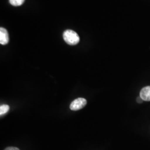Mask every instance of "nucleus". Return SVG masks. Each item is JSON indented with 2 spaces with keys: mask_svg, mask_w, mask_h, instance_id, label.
Returning <instances> with one entry per match:
<instances>
[{
  "mask_svg": "<svg viewBox=\"0 0 150 150\" xmlns=\"http://www.w3.org/2000/svg\"><path fill=\"white\" fill-rule=\"evenodd\" d=\"M63 38L64 41L70 45H76L80 41V37L74 31L67 30L64 32Z\"/></svg>",
  "mask_w": 150,
  "mask_h": 150,
  "instance_id": "f257e3e1",
  "label": "nucleus"
},
{
  "mask_svg": "<svg viewBox=\"0 0 150 150\" xmlns=\"http://www.w3.org/2000/svg\"><path fill=\"white\" fill-rule=\"evenodd\" d=\"M87 104V101L83 98H78L72 101L70 105V109L73 111H77L83 108Z\"/></svg>",
  "mask_w": 150,
  "mask_h": 150,
  "instance_id": "f03ea898",
  "label": "nucleus"
},
{
  "mask_svg": "<svg viewBox=\"0 0 150 150\" xmlns=\"http://www.w3.org/2000/svg\"><path fill=\"white\" fill-rule=\"evenodd\" d=\"M9 36L7 31L5 28L1 27L0 28V43L2 45H5L8 43Z\"/></svg>",
  "mask_w": 150,
  "mask_h": 150,
  "instance_id": "7ed1b4c3",
  "label": "nucleus"
},
{
  "mask_svg": "<svg viewBox=\"0 0 150 150\" xmlns=\"http://www.w3.org/2000/svg\"><path fill=\"white\" fill-rule=\"evenodd\" d=\"M139 96L144 101H150V86L143 88L140 91Z\"/></svg>",
  "mask_w": 150,
  "mask_h": 150,
  "instance_id": "20e7f679",
  "label": "nucleus"
},
{
  "mask_svg": "<svg viewBox=\"0 0 150 150\" xmlns=\"http://www.w3.org/2000/svg\"><path fill=\"white\" fill-rule=\"evenodd\" d=\"M10 110V106L7 105H2L0 107V115L1 116L4 115L8 112Z\"/></svg>",
  "mask_w": 150,
  "mask_h": 150,
  "instance_id": "39448f33",
  "label": "nucleus"
},
{
  "mask_svg": "<svg viewBox=\"0 0 150 150\" xmlns=\"http://www.w3.org/2000/svg\"><path fill=\"white\" fill-rule=\"evenodd\" d=\"M25 0H9V2L12 6H19L24 3Z\"/></svg>",
  "mask_w": 150,
  "mask_h": 150,
  "instance_id": "423d86ee",
  "label": "nucleus"
},
{
  "mask_svg": "<svg viewBox=\"0 0 150 150\" xmlns=\"http://www.w3.org/2000/svg\"><path fill=\"white\" fill-rule=\"evenodd\" d=\"M5 150H19L18 148L17 147H9L6 148Z\"/></svg>",
  "mask_w": 150,
  "mask_h": 150,
  "instance_id": "0eeeda50",
  "label": "nucleus"
},
{
  "mask_svg": "<svg viewBox=\"0 0 150 150\" xmlns=\"http://www.w3.org/2000/svg\"><path fill=\"white\" fill-rule=\"evenodd\" d=\"M143 101H144V100L141 98V97L139 96V97H137V103H141Z\"/></svg>",
  "mask_w": 150,
  "mask_h": 150,
  "instance_id": "6e6552de",
  "label": "nucleus"
}]
</instances>
